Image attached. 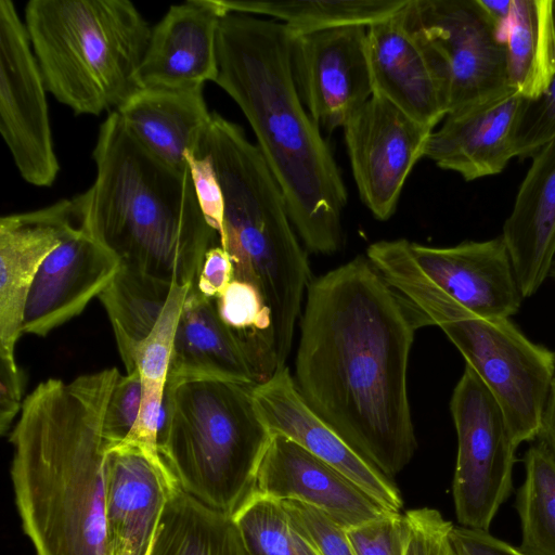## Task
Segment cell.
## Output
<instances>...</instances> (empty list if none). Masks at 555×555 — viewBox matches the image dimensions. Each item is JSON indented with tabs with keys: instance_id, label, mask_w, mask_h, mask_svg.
<instances>
[{
	"instance_id": "23",
	"label": "cell",
	"mask_w": 555,
	"mask_h": 555,
	"mask_svg": "<svg viewBox=\"0 0 555 555\" xmlns=\"http://www.w3.org/2000/svg\"><path fill=\"white\" fill-rule=\"evenodd\" d=\"M531 158L501 235L524 298L539 291L555 260V137Z\"/></svg>"
},
{
	"instance_id": "40",
	"label": "cell",
	"mask_w": 555,
	"mask_h": 555,
	"mask_svg": "<svg viewBox=\"0 0 555 555\" xmlns=\"http://www.w3.org/2000/svg\"><path fill=\"white\" fill-rule=\"evenodd\" d=\"M232 279L233 267L228 253L221 246H214L205 255L195 286L202 295L217 299Z\"/></svg>"
},
{
	"instance_id": "17",
	"label": "cell",
	"mask_w": 555,
	"mask_h": 555,
	"mask_svg": "<svg viewBox=\"0 0 555 555\" xmlns=\"http://www.w3.org/2000/svg\"><path fill=\"white\" fill-rule=\"evenodd\" d=\"M257 410L272 434H281L330 464L391 512L403 502L396 485L357 451L307 404L284 366L254 386Z\"/></svg>"
},
{
	"instance_id": "36",
	"label": "cell",
	"mask_w": 555,
	"mask_h": 555,
	"mask_svg": "<svg viewBox=\"0 0 555 555\" xmlns=\"http://www.w3.org/2000/svg\"><path fill=\"white\" fill-rule=\"evenodd\" d=\"M281 503L297 527L314 544L320 555H354L347 529L326 514L294 500Z\"/></svg>"
},
{
	"instance_id": "1",
	"label": "cell",
	"mask_w": 555,
	"mask_h": 555,
	"mask_svg": "<svg viewBox=\"0 0 555 555\" xmlns=\"http://www.w3.org/2000/svg\"><path fill=\"white\" fill-rule=\"evenodd\" d=\"M415 330L366 256L308 287L296 386L313 412L389 478L416 449L406 384Z\"/></svg>"
},
{
	"instance_id": "7",
	"label": "cell",
	"mask_w": 555,
	"mask_h": 555,
	"mask_svg": "<svg viewBox=\"0 0 555 555\" xmlns=\"http://www.w3.org/2000/svg\"><path fill=\"white\" fill-rule=\"evenodd\" d=\"M214 377H168L158 451L183 491L233 516L253 494L271 433L254 386Z\"/></svg>"
},
{
	"instance_id": "39",
	"label": "cell",
	"mask_w": 555,
	"mask_h": 555,
	"mask_svg": "<svg viewBox=\"0 0 555 555\" xmlns=\"http://www.w3.org/2000/svg\"><path fill=\"white\" fill-rule=\"evenodd\" d=\"M451 541L457 555H525L489 531L453 526Z\"/></svg>"
},
{
	"instance_id": "41",
	"label": "cell",
	"mask_w": 555,
	"mask_h": 555,
	"mask_svg": "<svg viewBox=\"0 0 555 555\" xmlns=\"http://www.w3.org/2000/svg\"><path fill=\"white\" fill-rule=\"evenodd\" d=\"M0 359V433L5 435L22 410L24 376L16 363Z\"/></svg>"
},
{
	"instance_id": "9",
	"label": "cell",
	"mask_w": 555,
	"mask_h": 555,
	"mask_svg": "<svg viewBox=\"0 0 555 555\" xmlns=\"http://www.w3.org/2000/svg\"><path fill=\"white\" fill-rule=\"evenodd\" d=\"M408 27L448 91V114L509 88L505 42L478 0H409Z\"/></svg>"
},
{
	"instance_id": "6",
	"label": "cell",
	"mask_w": 555,
	"mask_h": 555,
	"mask_svg": "<svg viewBox=\"0 0 555 555\" xmlns=\"http://www.w3.org/2000/svg\"><path fill=\"white\" fill-rule=\"evenodd\" d=\"M406 240L379 241L366 257L415 328L440 327L499 402L517 446L540 433L555 379V352L529 340L509 319L481 318L439 288Z\"/></svg>"
},
{
	"instance_id": "33",
	"label": "cell",
	"mask_w": 555,
	"mask_h": 555,
	"mask_svg": "<svg viewBox=\"0 0 555 555\" xmlns=\"http://www.w3.org/2000/svg\"><path fill=\"white\" fill-rule=\"evenodd\" d=\"M552 20L555 38V0H552ZM555 137V73L543 93L526 100L515 134V155L532 157Z\"/></svg>"
},
{
	"instance_id": "32",
	"label": "cell",
	"mask_w": 555,
	"mask_h": 555,
	"mask_svg": "<svg viewBox=\"0 0 555 555\" xmlns=\"http://www.w3.org/2000/svg\"><path fill=\"white\" fill-rule=\"evenodd\" d=\"M233 519L249 555H320L279 500L254 492Z\"/></svg>"
},
{
	"instance_id": "5",
	"label": "cell",
	"mask_w": 555,
	"mask_h": 555,
	"mask_svg": "<svg viewBox=\"0 0 555 555\" xmlns=\"http://www.w3.org/2000/svg\"><path fill=\"white\" fill-rule=\"evenodd\" d=\"M197 146L211 159L221 188L223 215L218 237L231 259L232 280L253 286L268 308L281 370L310 285L308 257L297 240L280 186L243 129L211 113Z\"/></svg>"
},
{
	"instance_id": "22",
	"label": "cell",
	"mask_w": 555,
	"mask_h": 555,
	"mask_svg": "<svg viewBox=\"0 0 555 555\" xmlns=\"http://www.w3.org/2000/svg\"><path fill=\"white\" fill-rule=\"evenodd\" d=\"M224 15L216 0L171 5L152 28L138 72L142 89L190 90L214 82L218 28Z\"/></svg>"
},
{
	"instance_id": "10",
	"label": "cell",
	"mask_w": 555,
	"mask_h": 555,
	"mask_svg": "<svg viewBox=\"0 0 555 555\" xmlns=\"http://www.w3.org/2000/svg\"><path fill=\"white\" fill-rule=\"evenodd\" d=\"M457 436L452 483L461 526L489 531L513 490L517 444L503 411L476 372L465 365L450 401Z\"/></svg>"
},
{
	"instance_id": "42",
	"label": "cell",
	"mask_w": 555,
	"mask_h": 555,
	"mask_svg": "<svg viewBox=\"0 0 555 555\" xmlns=\"http://www.w3.org/2000/svg\"><path fill=\"white\" fill-rule=\"evenodd\" d=\"M487 17L498 29L501 38L508 22L513 0L486 1L478 0ZM503 40V39H502Z\"/></svg>"
},
{
	"instance_id": "14",
	"label": "cell",
	"mask_w": 555,
	"mask_h": 555,
	"mask_svg": "<svg viewBox=\"0 0 555 555\" xmlns=\"http://www.w3.org/2000/svg\"><path fill=\"white\" fill-rule=\"evenodd\" d=\"M105 518L111 555H150L163 512L180 487L156 450L139 443L105 456Z\"/></svg>"
},
{
	"instance_id": "27",
	"label": "cell",
	"mask_w": 555,
	"mask_h": 555,
	"mask_svg": "<svg viewBox=\"0 0 555 555\" xmlns=\"http://www.w3.org/2000/svg\"><path fill=\"white\" fill-rule=\"evenodd\" d=\"M502 39L511 87L537 99L555 73L552 0H513Z\"/></svg>"
},
{
	"instance_id": "24",
	"label": "cell",
	"mask_w": 555,
	"mask_h": 555,
	"mask_svg": "<svg viewBox=\"0 0 555 555\" xmlns=\"http://www.w3.org/2000/svg\"><path fill=\"white\" fill-rule=\"evenodd\" d=\"M116 112L134 139L154 157L179 172H189L185 158L209 122L203 88H143Z\"/></svg>"
},
{
	"instance_id": "3",
	"label": "cell",
	"mask_w": 555,
	"mask_h": 555,
	"mask_svg": "<svg viewBox=\"0 0 555 555\" xmlns=\"http://www.w3.org/2000/svg\"><path fill=\"white\" fill-rule=\"evenodd\" d=\"M293 31L249 14L220 20L215 79L247 118L306 247L336 251L348 194L333 153L305 109L293 70Z\"/></svg>"
},
{
	"instance_id": "44",
	"label": "cell",
	"mask_w": 555,
	"mask_h": 555,
	"mask_svg": "<svg viewBox=\"0 0 555 555\" xmlns=\"http://www.w3.org/2000/svg\"><path fill=\"white\" fill-rule=\"evenodd\" d=\"M550 276L555 281V260H554L553 267L551 269Z\"/></svg>"
},
{
	"instance_id": "20",
	"label": "cell",
	"mask_w": 555,
	"mask_h": 555,
	"mask_svg": "<svg viewBox=\"0 0 555 555\" xmlns=\"http://www.w3.org/2000/svg\"><path fill=\"white\" fill-rule=\"evenodd\" d=\"M403 9L366 28L373 94L434 129L448 114V91L408 27Z\"/></svg>"
},
{
	"instance_id": "18",
	"label": "cell",
	"mask_w": 555,
	"mask_h": 555,
	"mask_svg": "<svg viewBox=\"0 0 555 555\" xmlns=\"http://www.w3.org/2000/svg\"><path fill=\"white\" fill-rule=\"evenodd\" d=\"M254 492L310 505L345 529L391 512L339 470L281 434L271 436Z\"/></svg>"
},
{
	"instance_id": "25",
	"label": "cell",
	"mask_w": 555,
	"mask_h": 555,
	"mask_svg": "<svg viewBox=\"0 0 555 555\" xmlns=\"http://www.w3.org/2000/svg\"><path fill=\"white\" fill-rule=\"evenodd\" d=\"M168 377H214L257 384L242 345L216 299L192 286L180 313Z\"/></svg>"
},
{
	"instance_id": "29",
	"label": "cell",
	"mask_w": 555,
	"mask_h": 555,
	"mask_svg": "<svg viewBox=\"0 0 555 555\" xmlns=\"http://www.w3.org/2000/svg\"><path fill=\"white\" fill-rule=\"evenodd\" d=\"M172 286L120 267L100 294L127 374L135 371V349L155 326Z\"/></svg>"
},
{
	"instance_id": "8",
	"label": "cell",
	"mask_w": 555,
	"mask_h": 555,
	"mask_svg": "<svg viewBox=\"0 0 555 555\" xmlns=\"http://www.w3.org/2000/svg\"><path fill=\"white\" fill-rule=\"evenodd\" d=\"M25 27L47 91L75 114L116 109L142 89L152 28L127 0H31Z\"/></svg>"
},
{
	"instance_id": "21",
	"label": "cell",
	"mask_w": 555,
	"mask_h": 555,
	"mask_svg": "<svg viewBox=\"0 0 555 555\" xmlns=\"http://www.w3.org/2000/svg\"><path fill=\"white\" fill-rule=\"evenodd\" d=\"M423 272L448 296L486 319H509L524 299L501 236L451 247L410 243Z\"/></svg>"
},
{
	"instance_id": "34",
	"label": "cell",
	"mask_w": 555,
	"mask_h": 555,
	"mask_svg": "<svg viewBox=\"0 0 555 555\" xmlns=\"http://www.w3.org/2000/svg\"><path fill=\"white\" fill-rule=\"evenodd\" d=\"M354 555H405L410 525L405 514L390 512L347 529Z\"/></svg>"
},
{
	"instance_id": "4",
	"label": "cell",
	"mask_w": 555,
	"mask_h": 555,
	"mask_svg": "<svg viewBox=\"0 0 555 555\" xmlns=\"http://www.w3.org/2000/svg\"><path fill=\"white\" fill-rule=\"evenodd\" d=\"M96 178L81 193L85 225L121 268L194 286L218 233L201 209L191 172L147 152L115 111L93 151Z\"/></svg>"
},
{
	"instance_id": "11",
	"label": "cell",
	"mask_w": 555,
	"mask_h": 555,
	"mask_svg": "<svg viewBox=\"0 0 555 555\" xmlns=\"http://www.w3.org/2000/svg\"><path fill=\"white\" fill-rule=\"evenodd\" d=\"M46 85L25 24L0 1V132L23 179L51 186L60 170L53 149Z\"/></svg>"
},
{
	"instance_id": "16",
	"label": "cell",
	"mask_w": 555,
	"mask_h": 555,
	"mask_svg": "<svg viewBox=\"0 0 555 555\" xmlns=\"http://www.w3.org/2000/svg\"><path fill=\"white\" fill-rule=\"evenodd\" d=\"M119 268L117 258L90 234L83 220L40 266L27 295L23 334L46 336L80 314Z\"/></svg>"
},
{
	"instance_id": "15",
	"label": "cell",
	"mask_w": 555,
	"mask_h": 555,
	"mask_svg": "<svg viewBox=\"0 0 555 555\" xmlns=\"http://www.w3.org/2000/svg\"><path fill=\"white\" fill-rule=\"evenodd\" d=\"M85 220L80 194L0 220V357L14 351L33 281L48 255Z\"/></svg>"
},
{
	"instance_id": "28",
	"label": "cell",
	"mask_w": 555,
	"mask_h": 555,
	"mask_svg": "<svg viewBox=\"0 0 555 555\" xmlns=\"http://www.w3.org/2000/svg\"><path fill=\"white\" fill-rule=\"evenodd\" d=\"M192 286L173 285L166 306L149 336L134 352L142 384V400L134 428L126 442L158 451L166 383L175 335L184 300Z\"/></svg>"
},
{
	"instance_id": "43",
	"label": "cell",
	"mask_w": 555,
	"mask_h": 555,
	"mask_svg": "<svg viewBox=\"0 0 555 555\" xmlns=\"http://www.w3.org/2000/svg\"><path fill=\"white\" fill-rule=\"evenodd\" d=\"M537 439L543 441L555 454V379Z\"/></svg>"
},
{
	"instance_id": "2",
	"label": "cell",
	"mask_w": 555,
	"mask_h": 555,
	"mask_svg": "<svg viewBox=\"0 0 555 555\" xmlns=\"http://www.w3.org/2000/svg\"><path fill=\"white\" fill-rule=\"evenodd\" d=\"M116 367L40 383L11 435V477L37 555H111L103 420Z\"/></svg>"
},
{
	"instance_id": "30",
	"label": "cell",
	"mask_w": 555,
	"mask_h": 555,
	"mask_svg": "<svg viewBox=\"0 0 555 555\" xmlns=\"http://www.w3.org/2000/svg\"><path fill=\"white\" fill-rule=\"evenodd\" d=\"M408 0H216L230 13L263 15L281 21L294 33H310L341 26L369 27L405 5Z\"/></svg>"
},
{
	"instance_id": "35",
	"label": "cell",
	"mask_w": 555,
	"mask_h": 555,
	"mask_svg": "<svg viewBox=\"0 0 555 555\" xmlns=\"http://www.w3.org/2000/svg\"><path fill=\"white\" fill-rule=\"evenodd\" d=\"M142 400V384L138 371L119 376L109 397L103 435L107 450L125 443L137 423Z\"/></svg>"
},
{
	"instance_id": "26",
	"label": "cell",
	"mask_w": 555,
	"mask_h": 555,
	"mask_svg": "<svg viewBox=\"0 0 555 555\" xmlns=\"http://www.w3.org/2000/svg\"><path fill=\"white\" fill-rule=\"evenodd\" d=\"M150 555H249L233 516L201 503L181 486L169 499Z\"/></svg>"
},
{
	"instance_id": "12",
	"label": "cell",
	"mask_w": 555,
	"mask_h": 555,
	"mask_svg": "<svg viewBox=\"0 0 555 555\" xmlns=\"http://www.w3.org/2000/svg\"><path fill=\"white\" fill-rule=\"evenodd\" d=\"M343 129L360 198L376 219L386 221L406 178L425 157L434 129L374 94Z\"/></svg>"
},
{
	"instance_id": "38",
	"label": "cell",
	"mask_w": 555,
	"mask_h": 555,
	"mask_svg": "<svg viewBox=\"0 0 555 555\" xmlns=\"http://www.w3.org/2000/svg\"><path fill=\"white\" fill-rule=\"evenodd\" d=\"M185 158L204 217L219 233L222 225L223 197L211 159L197 145L192 152H186Z\"/></svg>"
},
{
	"instance_id": "13",
	"label": "cell",
	"mask_w": 555,
	"mask_h": 555,
	"mask_svg": "<svg viewBox=\"0 0 555 555\" xmlns=\"http://www.w3.org/2000/svg\"><path fill=\"white\" fill-rule=\"evenodd\" d=\"M365 26L294 33L292 63L308 113L327 131L344 128L373 95Z\"/></svg>"
},
{
	"instance_id": "31",
	"label": "cell",
	"mask_w": 555,
	"mask_h": 555,
	"mask_svg": "<svg viewBox=\"0 0 555 555\" xmlns=\"http://www.w3.org/2000/svg\"><path fill=\"white\" fill-rule=\"evenodd\" d=\"M525 480L516 492L525 555H555V454L535 439L524 454Z\"/></svg>"
},
{
	"instance_id": "19",
	"label": "cell",
	"mask_w": 555,
	"mask_h": 555,
	"mask_svg": "<svg viewBox=\"0 0 555 555\" xmlns=\"http://www.w3.org/2000/svg\"><path fill=\"white\" fill-rule=\"evenodd\" d=\"M524 102L521 93L509 88L450 112L431 132L425 157L466 181L502 172L516 157L515 134Z\"/></svg>"
},
{
	"instance_id": "37",
	"label": "cell",
	"mask_w": 555,
	"mask_h": 555,
	"mask_svg": "<svg viewBox=\"0 0 555 555\" xmlns=\"http://www.w3.org/2000/svg\"><path fill=\"white\" fill-rule=\"evenodd\" d=\"M410 537L405 555H457L452 541L453 524L439 511L423 507L405 513Z\"/></svg>"
}]
</instances>
